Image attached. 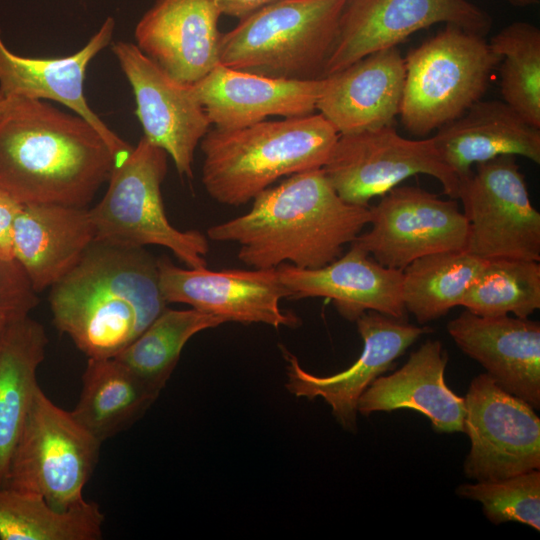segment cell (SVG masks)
Listing matches in <instances>:
<instances>
[{
	"label": "cell",
	"mask_w": 540,
	"mask_h": 540,
	"mask_svg": "<svg viewBox=\"0 0 540 540\" xmlns=\"http://www.w3.org/2000/svg\"><path fill=\"white\" fill-rule=\"evenodd\" d=\"M9 98L0 117V188L21 204L87 207L116 164L104 138L77 114Z\"/></svg>",
	"instance_id": "6da1fadb"
},
{
	"label": "cell",
	"mask_w": 540,
	"mask_h": 540,
	"mask_svg": "<svg viewBox=\"0 0 540 540\" xmlns=\"http://www.w3.org/2000/svg\"><path fill=\"white\" fill-rule=\"evenodd\" d=\"M253 200L250 211L213 225L207 236L238 243L239 260L258 269L282 263L308 269L325 266L372 218L369 207L344 201L322 168L293 174Z\"/></svg>",
	"instance_id": "7a4b0ae2"
},
{
	"label": "cell",
	"mask_w": 540,
	"mask_h": 540,
	"mask_svg": "<svg viewBox=\"0 0 540 540\" xmlns=\"http://www.w3.org/2000/svg\"><path fill=\"white\" fill-rule=\"evenodd\" d=\"M55 327L88 358H112L166 308L157 259L144 247L94 241L50 287Z\"/></svg>",
	"instance_id": "3957f363"
},
{
	"label": "cell",
	"mask_w": 540,
	"mask_h": 540,
	"mask_svg": "<svg viewBox=\"0 0 540 540\" xmlns=\"http://www.w3.org/2000/svg\"><path fill=\"white\" fill-rule=\"evenodd\" d=\"M338 136L320 113L215 127L200 142L202 183L217 202L241 206L283 176L322 168Z\"/></svg>",
	"instance_id": "277c9868"
},
{
	"label": "cell",
	"mask_w": 540,
	"mask_h": 540,
	"mask_svg": "<svg viewBox=\"0 0 540 540\" xmlns=\"http://www.w3.org/2000/svg\"><path fill=\"white\" fill-rule=\"evenodd\" d=\"M346 2L275 0L221 35L220 64L274 78H321Z\"/></svg>",
	"instance_id": "5b68a950"
},
{
	"label": "cell",
	"mask_w": 540,
	"mask_h": 540,
	"mask_svg": "<svg viewBox=\"0 0 540 540\" xmlns=\"http://www.w3.org/2000/svg\"><path fill=\"white\" fill-rule=\"evenodd\" d=\"M485 36L446 24L404 57L399 116L404 128L426 136L482 99L500 63Z\"/></svg>",
	"instance_id": "8992f818"
},
{
	"label": "cell",
	"mask_w": 540,
	"mask_h": 540,
	"mask_svg": "<svg viewBox=\"0 0 540 540\" xmlns=\"http://www.w3.org/2000/svg\"><path fill=\"white\" fill-rule=\"evenodd\" d=\"M167 156L143 136L127 158L114 165L102 200L89 209L95 240L129 248L158 245L188 268L206 267V236L178 230L167 219L161 195Z\"/></svg>",
	"instance_id": "52a82bcc"
},
{
	"label": "cell",
	"mask_w": 540,
	"mask_h": 540,
	"mask_svg": "<svg viewBox=\"0 0 540 540\" xmlns=\"http://www.w3.org/2000/svg\"><path fill=\"white\" fill-rule=\"evenodd\" d=\"M101 442L39 387L12 452L6 484L66 511L86 502L83 490Z\"/></svg>",
	"instance_id": "ba28073f"
},
{
	"label": "cell",
	"mask_w": 540,
	"mask_h": 540,
	"mask_svg": "<svg viewBox=\"0 0 540 540\" xmlns=\"http://www.w3.org/2000/svg\"><path fill=\"white\" fill-rule=\"evenodd\" d=\"M457 199L468 222V252L484 260L540 262V213L515 156L476 164L461 179Z\"/></svg>",
	"instance_id": "9c48e42d"
},
{
	"label": "cell",
	"mask_w": 540,
	"mask_h": 540,
	"mask_svg": "<svg viewBox=\"0 0 540 540\" xmlns=\"http://www.w3.org/2000/svg\"><path fill=\"white\" fill-rule=\"evenodd\" d=\"M322 169L337 194L354 205L369 207L371 199L418 174L434 177L447 196L458 198L460 178L442 160L433 138L408 139L393 125L339 134Z\"/></svg>",
	"instance_id": "30bf717a"
},
{
	"label": "cell",
	"mask_w": 540,
	"mask_h": 540,
	"mask_svg": "<svg viewBox=\"0 0 540 540\" xmlns=\"http://www.w3.org/2000/svg\"><path fill=\"white\" fill-rule=\"evenodd\" d=\"M463 432L470 439L464 474L496 481L540 468V419L535 409L487 373L470 383Z\"/></svg>",
	"instance_id": "8fae6325"
},
{
	"label": "cell",
	"mask_w": 540,
	"mask_h": 540,
	"mask_svg": "<svg viewBox=\"0 0 540 540\" xmlns=\"http://www.w3.org/2000/svg\"><path fill=\"white\" fill-rule=\"evenodd\" d=\"M369 208L371 229L351 244L385 267L403 271L420 257L466 250L468 222L456 199L398 185Z\"/></svg>",
	"instance_id": "7c38bea8"
},
{
	"label": "cell",
	"mask_w": 540,
	"mask_h": 540,
	"mask_svg": "<svg viewBox=\"0 0 540 540\" xmlns=\"http://www.w3.org/2000/svg\"><path fill=\"white\" fill-rule=\"evenodd\" d=\"M439 23L486 36L492 18L469 0H347L322 77Z\"/></svg>",
	"instance_id": "4fadbf2b"
},
{
	"label": "cell",
	"mask_w": 540,
	"mask_h": 540,
	"mask_svg": "<svg viewBox=\"0 0 540 540\" xmlns=\"http://www.w3.org/2000/svg\"><path fill=\"white\" fill-rule=\"evenodd\" d=\"M111 49L133 90L144 137L172 158L180 176L192 178L195 149L211 125L193 85L174 79L135 44L118 41Z\"/></svg>",
	"instance_id": "5bb4252c"
},
{
	"label": "cell",
	"mask_w": 540,
	"mask_h": 540,
	"mask_svg": "<svg viewBox=\"0 0 540 540\" xmlns=\"http://www.w3.org/2000/svg\"><path fill=\"white\" fill-rule=\"evenodd\" d=\"M157 267L159 287L167 303L188 304L225 322L264 323L275 328L300 324L297 316L279 306L289 292L276 268L183 269L167 256L157 259Z\"/></svg>",
	"instance_id": "9a60e30c"
},
{
	"label": "cell",
	"mask_w": 540,
	"mask_h": 540,
	"mask_svg": "<svg viewBox=\"0 0 540 540\" xmlns=\"http://www.w3.org/2000/svg\"><path fill=\"white\" fill-rule=\"evenodd\" d=\"M363 339L359 358L347 369L330 376H316L304 370L298 359L282 348L287 360L286 389L296 397L314 400L322 397L337 422L347 431H357V403L369 385L392 369L397 358L423 334L433 330L416 326L405 319L368 311L357 320Z\"/></svg>",
	"instance_id": "2e32d148"
},
{
	"label": "cell",
	"mask_w": 540,
	"mask_h": 540,
	"mask_svg": "<svg viewBox=\"0 0 540 540\" xmlns=\"http://www.w3.org/2000/svg\"><path fill=\"white\" fill-rule=\"evenodd\" d=\"M115 20L108 17L86 45L60 58H30L7 48L0 31V92L7 97L53 100L81 116L104 138L116 164L132 151L90 108L84 95L86 70L91 60L112 40Z\"/></svg>",
	"instance_id": "e0dca14e"
},
{
	"label": "cell",
	"mask_w": 540,
	"mask_h": 540,
	"mask_svg": "<svg viewBox=\"0 0 540 540\" xmlns=\"http://www.w3.org/2000/svg\"><path fill=\"white\" fill-rule=\"evenodd\" d=\"M276 270L289 298L330 299L350 321L368 311L405 319L402 271L383 266L353 244L345 255L325 266L308 269L282 263Z\"/></svg>",
	"instance_id": "ac0fdd59"
},
{
	"label": "cell",
	"mask_w": 540,
	"mask_h": 540,
	"mask_svg": "<svg viewBox=\"0 0 540 540\" xmlns=\"http://www.w3.org/2000/svg\"><path fill=\"white\" fill-rule=\"evenodd\" d=\"M192 85L211 125L235 129L269 116L312 114L324 87V77L274 78L218 64Z\"/></svg>",
	"instance_id": "d6986e66"
},
{
	"label": "cell",
	"mask_w": 540,
	"mask_h": 540,
	"mask_svg": "<svg viewBox=\"0 0 540 540\" xmlns=\"http://www.w3.org/2000/svg\"><path fill=\"white\" fill-rule=\"evenodd\" d=\"M220 16L211 0H156L136 25L135 45L174 79L192 85L220 64Z\"/></svg>",
	"instance_id": "ffe728a7"
},
{
	"label": "cell",
	"mask_w": 540,
	"mask_h": 540,
	"mask_svg": "<svg viewBox=\"0 0 540 540\" xmlns=\"http://www.w3.org/2000/svg\"><path fill=\"white\" fill-rule=\"evenodd\" d=\"M455 344L507 392L540 408V324L464 310L447 324Z\"/></svg>",
	"instance_id": "44dd1931"
},
{
	"label": "cell",
	"mask_w": 540,
	"mask_h": 540,
	"mask_svg": "<svg viewBox=\"0 0 540 540\" xmlns=\"http://www.w3.org/2000/svg\"><path fill=\"white\" fill-rule=\"evenodd\" d=\"M404 80L399 48L379 50L325 76L316 109L340 135L392 126L399 116Z\"/></svg>",
	"instance_id": "7402d4cb"
},
{
	"label": "cell",
	"mask_w": 540,
	"mask_h": 540,
	"mask_svg": "<svg viewBox=\"0 0 540 540\" xmlns=\"http://www.w3.org/2000/svg\"><path fill=\"white\" fill-rule=\"evenodd\" d=\"M94 241L87 207L23 204L14 221V257L37 293L63 278Z\"/></svg>",
	"instance_id": "603a6c76"
},
{
	"label": "cell",
	"mask_w": 540,
	"mask_h": 540,
	"mask_svg": "<svg viewBox=\"0 0 540 540\" xmlns=\"http://www.w3.org/2000/svg\"><path fill=\"white\" fill-rule=\"evenodd\" d=\"M448 355L439 340H427L388 376H379L360 396L357 412L412 409L424 414L436 433L463 432L465 401L445 383Z\"/></svg>",
	"instance_id": "cb8c5ba5"
},
{
	"label": "cell",
	"mask_w": 540,
	"mask_h": 540,
	"mask_svg": "<svg viewBox=\"0 0 540 540\" xmlns=\"http://www.w3.org/2000/svg\"><path fill=\"white\" fill-rule=\"evenodd\" d=\"M442 160L460 181L478 163L499 156H522L540 163V128L503 100H479L432 136Z\"/></svg>",
	"instance_id": "d4e9b609"
},
{
	"label": "cell",
	"mask_w": 540,
	"mask_h": 540,
	"mask_svg": "<svg viewBox=\"0 0 540 540\" xmlns=\"http://www.w3.org/2000/svg\"><path fill=\"white\" fill-rule=\"evenodd\" d=\"M48 343L44 327L29 316L8 322L0 340V486L37 389V370Z\"/></svg>",
	"instance_id": "484cf974"
},
{
	"label": "cell",
	"mask_w": 540,
	"mask_h": 540,
	"mask_svg": "<svg viewBox=\"0 0 540 540\" xmlns=\"http://www.w3.org/2000/svg\"><path fill=\"white\" fill-rule=\"evenodd\" d=\"M158 396L116 358H88L80 397L70 412L103 443L133 426Z\"/></svg>",
	"instance_id": "4316f807"
},
{
	"label": "cell",
	"mask_w": 540,
	"mask_h": 540,
	"mask_svg": "<svg viewBox=\"0 0 540 540\" xmlns=\"http://www.w3.org/2000/svg\"><path fill=\"white\" fill-rule=\"evenodd\" d=\"M486 261L467 250L442 251L414 260L402 271L406 312L425 324L460 306Z\"/></svg>",
	"instance_id": "83f0119b"
},
{
	"label": "cell",
	"mask_w": 540,
	"mask_h": 540,
	"mask_svg": "<svg viewBox=\"0 0 540 540\" xmlns=\"http://www.w3.org/2000/svg\"><path fill=\"white\" fill-rule=\"evenodd\" d=\"M103 523L95 502L60 511L43 498L0 486L1 540H99Z\"/></svg>",
	"instance_id": "f1b7e54d"
},
{
	"label": "cell",
	"mask_w": 540,
	"mask_h": 540,
	"mask_svg": "<svg viewBox=\"0 0 540 540\" xmlns=\"http://www.w3.org/2000/svg\"><path fill=\"white\" fill-rule=\"evenodd\" d=\"M225 321L191 308H166L116 358L160 394L173 373L186 343L197 333Z\"/></svg>",
	"instance_id": "f546056e"
},
{
	"label": "cell",
	"mask_w": 540,
	"mask_h": 540,
	"mask_svg": "<svg viewBox=\"0 0 540 540\" xmlns=\"http://www.w3.org/2000/svg\"><path fill=\"white\" fill-rule=\"evenodd\" d=\"M500 55L502 100L540 128V29L525 21L503 27L489 41Z\"/></svg>",
	"instance_id": "4dcf8cb0"
},
{
	"label": "cell",
	"mask_w": 540,
	"mask_h": 540,
	"mask_svg": "<svg viewBox=\"0 0 540 540\" xmlns=\"http://www.w3.org/2000/svg\"><path fill=\"white\" fill-rule=\"evenodd\" d=\"M460 306L480 316L528 318L540 308L538 261L495 258L486 264Z\"/></svg>",
	"instance_id": "1f68e13d"
},
{
	"label": "cell",
	"mask_w": 540,
	"mask_h": 540,
	"mask_svg": "<svg viewBox=\"0 0 540 540\" xmlns=\"http://www.w3.org/2000/svg\"><path fill=\"white\" fill-rule=\"evenodd\" d=\"M461 498L478 501L494 524L519 522L540 530V472L532 470L496 481L461 484Z\"/></svg>",
	"instance_id": "d6a6232c"
},
{
	"label": "cell",
	"mask_w": 540,
	"mask_h": 540,
	"mask_svg": "<svg viewBox=\"0 0 540 540\" xmlns=\"http://www.w3.org/2000/svg\"><path fill=\"white\" fill-rule=\"evenodd\" d=\"M38 302L37 292L20 263L0 256V319L12 322L27 317Z\"/></svg>",
	"instance_id": "836d02e7"
},
{
	"label": "cell",
	"mask_w": 540,
	"mask_h": 540,
	"mask_svg": "<svg viewBox=\"0 0 540 540\" xmlns=\"http://www.w3.org/2000/svg\"><path fill=\"white\" fill-rule=\"evenodd\" d=\"M23 204L14 199L8 192L0 188V256L13 260V226Z\"/></svg>",
	"instance_id": "e575fe53"
},
{
	"label": "cell",
	"mask_w": 540,
	"mask_h": 540,
	"mask_svg": "<svg viewBox=\"0 0 540 540\" xmlns=\"http://www.w3.org/2000/svg\"><path fill=\"white\" fill-rule=\"evenodd\" d=\"M275 0H211L221 15L239 20Z\"/></svg>",
	"instance_id": "d590c367"
},
{
	"label": "cell",
	"mask_w": 540,
	"mask_h": 540,
	"mask_svg": "<svg viewBox=\"0 0 540 540\" xmlns=\"http://www.w3.org/2000/svg\"><path fill=\"white\" fill-rule=\"evenodd\" d=\"M510 5L515 7H529L538 3V0H506Z\"/></svg>",
	"instance_id": "8d00e7d4"
},
{
	"label": "cell",
	"mask_w": 540,
	"mask_h": 540,
	"mask_svg": "<svg viewBox=\"0 0 540 540\" xmlns=\"http://www.w3.org/2000/svg\"><path fill=\"white\" fill-rule=\"evenodd\" d=\"M10 98L0 92V117L3 115L9 104Z\"/></svg>",
	"instance_id": "74e56055"
},
{
	"label": "cell",
	"mask_w": 540,
	"mask_h": 540,
	"mask_svg": "<svg viewBox=\"0 0 540 540\" xmlns=\"http://www.w3.org/2000/svg\"><path fill=\"white\" fill-rule=\"evenodd\" d=\"M8 322L0 319V340Z\"/></svg>",
	"instance_id": "f35d334b"
}]
</instances>
